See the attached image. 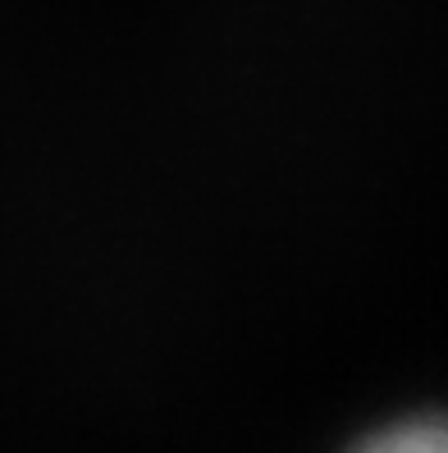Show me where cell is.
I'll return each mask as SVG.
<instances>
[{"label": "cell", "mask_w": 448, "mask_h": 453, "mask_svg": "<svg viewBox=\"0 0 448 453\" xmlns=\"http://www.w3.org/2000/svg\"><path fill=\"white\" fill-rule=\"evenodd\" d=\"M361 453H448V421H416L399 426L380 440H371Z\"/></svg>", "instance_id": "cell-1"}]
</instances>
